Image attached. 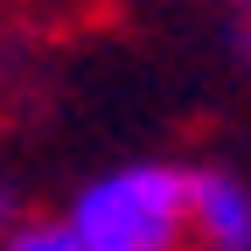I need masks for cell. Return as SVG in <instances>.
Masks as SVG:
<instances>
[{
	"label": "cell",
	"mask_w": 251,
	"mask_h": 251,
	"mask_svg": "<svg viewBox=\"0 0 251 251\" xmlns=\"http://www.w3.org/2000/svg\"><path fill=\"white\" fill-rule=\"evenodd\" d=\"M70 230L84 237V251H175L188 224V175L175 168H126L91 181L77 209H70Z\"/></svg>",
	"instance_id": "obj_1"
},
{
	"label": "cell",
	"mask_w": 251,
	"mask_h": 251,
	"mask_svg": "<svg viewBox=\"0 0 251 251\" xmlns=\"http://www.w3.org/2000/svg\"><path fill=\"white\" fill-rule=\"evenodd\" d=\"M188 224L209 251H251V188L230 175H188Z\"/></svg>",
	"instance_id": "obj_2"
},
{
	"label": "cell",
	"mask_w": 251,
	"mask_h": 251,
	"mask_svg": "<svg viewBox=\"0 0 251 251\" xmlns=\"http://www.w3.org/2000/svg\"><path fill=\"white\" fill-rule=\"evenodd\" d=\"M7 251H84V237L70 224H21L7 237Z\"/></svg>",
	"instance_id": "obj_3"
},
{
	"label": "cell",
	"mask_w": 251,
	"mask_h": 251,
	"mask_svg": "<svg viewBox=\"0 0 251 251\" xmlns=\"http://www.w3.org/2000/svg\"><path fill=\"white\" fill-rule=\"evenodd\" d=\"M0 237H14V202L0 196Z\"/></svg>",
	"instance_id": "obj_4"
}]
</instances>
